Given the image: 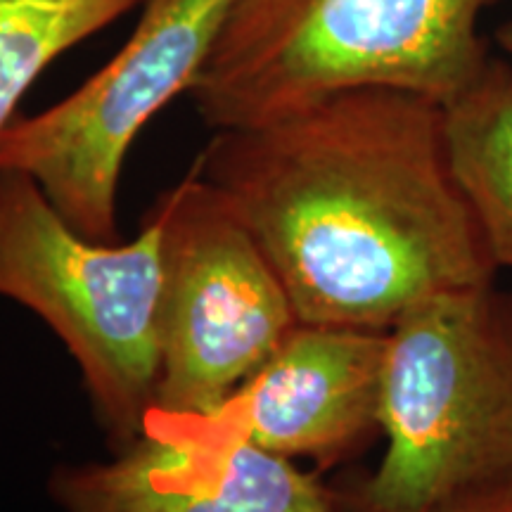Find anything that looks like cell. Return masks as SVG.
Listing matches in <instances>:
<instances>
[{"mask_svg": "<svg viewBox=\"0 0 512 512\" xmlns=\"http://www.w3.org/2000/svg\"><path fill=\"white\" fill-rule=\"evenodd\" d=\"M192 169L259 242L299 323L387 332L422 299L496 280L444 105L422 95L361 88L223 128Z\"/></svg>", "mask_w": 512, "mask_h": 512, "instance_id": "1", "label": "cell"}, {"mask_svg": "<svg viewBox=\"0 0 512 512\" xmlns=\"http://www.w3.org/2000/svg\"><path fill=\"white\" fill-rule=\"evenodd\" d=\"M508 0H230L190 98L216 131L259 126L335 93L444 105L494 55L484 17Z\"/></svg>", "mask_w": 512, "mask_h": 512, "instance_id": "2", "label": "cell"}, {"mask_svg": "<svg viewBox=\"0 0 512 512\" xmlns=\"http://www.w3.org/2000/svg\"><path fill=\"white\" fill-rule=\"evenodd\" d=\"M373 475L344 512H437L512 482V294L486 283L411 306L387 330Z\"/></svg>", "mask_w": 512, "mask_h": 512, "instance_id": "3", "label": "cell"}, {"mask_svg": "<svg viewBox=\"0 0 512 512\" xmlns=\"http://www.w3.org/2000/svg\"><path fill=\"white\" fill-rule=\"evenodd\" d=\"M159 228L93 242L19 171H0V297L36 313L79 366L112 451L131 444L157 403Z\"/></svg>", "mask_w": 512, "mask_h": 512, "instance_id": "4", "label": "cell"}, {"mask_svg": "<svg viewBox=\"0 0 512 512\" xmlns=\"http://www.w3.org/2000/svg\"><path fill=\"white\" fill-rule=\"evenodd\" d=\"M159 382L155 408H219L299 323L278 273L226 197L195 169L157 197Z\"/></svg>", "mask_w": 512, "mask_h": 512, "instance_id": "5", "label": "cell"}, {"mask_svg": "<svg viewBox=\"0 0 512 512\" xmlns=\"http://www.w3.org/2000/svg\"><path fill=\"white\" fill-rule=\"evenodd\" d=\"M228 3L145 0L131 38L100 72L0 133V171L29 176L83 238L117 242L128 152L169 102L190 95Z\"/></svg>", "mask_w": 512, "mask_h": 512, "instance_id": "6", "label": "cell"}, {"mask_svg": "<svg viewBox=\"0 0 512 512\" xmlns=\"http://www.w3.org/2000/svg\"><path fill=\"white\" fill-rule=\"evenodd\" d=\"M48 494L62 512H344L294 460L162 408L112 460L55 467Z\"/></svg>", "mask_w": 512, "mask_h": 512, "instance_id": "7", "label": "cell"}, {"mask_svg": "<svg viewBox=\"0 0 512 512\" xmlns=\"http://www.w3.org/2000/svg\"><path fill=\"white\" fill-rule=\"evenodd\" d=\"M384 351L387 332L297 323L219 408L195 415L275 456L337 465L382 432Z\"/></svg>", "mask_w": 512, "mask_h": 512, "instance_id": "8", "label": "cell"}, {"mask_svg": "<svg viewBox=\"0 0 512 512\" xmlns=\"http://www.w3.org/2000/svg\"><path fill=\"white\" fill-rule=\"evenodd\" d=\"M444 128L453 171L498 271L512 268V62L498 50L444 102Z\"/></svg>", "mask_w": 512, "mask_h": 512, "instance_id": "9", "label": "cell"}, {"mask_svg": "<svg viewBox=\"0 0 512 512\" xmlns=\"http://www.w3.org/2000/svg\"><path fill=\"white\" fill-rule=\"evenodd\" d=\"M145 0H0V133L55 60Z\"/></svg>", "mask_w": 512, "mask_h": 512, "instance_id": "10", "label": "cell"}, {"mask_svg": "<svg viewBox=\"0 0 512 512\" xmlns=\"http://www.w3.org/2000/svg\"><path fill=\"white\" fill-rule=\"evenodd\" d=\"M437 512H512V482L472 491Z\"/></svg>", "mask_w": 512, "mask_h": 512, "instance_id": "11", "label": "cell"}, {"mask_svg": "<svg viewBox=\"0 0 512 512\" xmlns=\"http://www.w3.org/2000/svg\"><path fill=\"white\" fill-rule=\"evenodd\" d=\"M494 46L505 60L512 62V19L503 22L501 27L494 31Z\"/></svg>", "mask_w": 512, "mask_h": 512, "instance_id": "12", "label": "cell"}]
</instances>
